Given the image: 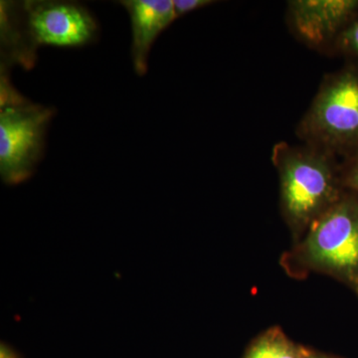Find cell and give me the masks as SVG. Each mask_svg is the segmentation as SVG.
<instances>
[{
  "instance_id": "cell-1",
  "label": "cell",
  "mask_w": 358,
  "mask_h": 358,
  "mask_svg": "<svg viewBox=\"0 0 358 358\" xmlns=\"http://www.w3.org/2000/svg\"><path fill=\"white\" fill-rule=\"evenodd\" d=\"M53 110L35 105L13 89L2 73L0 82V173L17 185L31 176L41 159Z\"/></svg>"
},
{
  "instance_id": "cell-2",
  "label": "cell",
  "mask_w": 358,
  "mask_h": 358,
  "mask_svg": "<svg viewBox=\"0 0 358 358\" xmlns=\"http://www.w3.org/2000/svg\"><path fill=\"white\" fill-rule=\"evenodd\" d=\"M275 157L281 176L282 205L292 222H313L341 199L331 154L278 148Z\"/></svg>"
},
{
  "instance_id": "cell-3",
  "label": "cell",
  "mask_w": 358,
  "mask_h": 358,
  "mask_svg": "<svg viewBox=\"0 0 358 358\" xmlns=\"http://www.w3.org/2000/svg\"><path fill=\"white\" fill-rule=\"evenodd\" d=\"M301 134L327 154L358 148V68H345L322 85L301 122Z\"/></svg>"
},
{
  "instance_id": "cell-4",
  "label": "cell",
  "mask_w": 358,
  "mask_h": 358,
  "mask_svg": "<svg viewBox=\"0 0 358 358\" xmlns=\"http://www.w3.org/2000/svg\"><path fill=\"white\" fill-rule=\"evenodd\" d=\"M305 253L308 262L348 282L358 294L357 197H341L313 221Z\"/></svg>"
},
{
  "instance_id": "cell-5",
  "label": "cell",
  "mask_w": 358,
  "mask_h": 358,
  "mask_svg": "<svg viewBox=\"0 0 358 358\" xmlns=\"http://www.w3.org/2000/svg\"><path fill=\"white\" fill-rule=\"evenodd\" d=\"M23 26L33 48L82 47L95 41L99 26L83 6L66 1H25Z\"/></svg>"
},
{
  "instance_id": "cell-6",
  "label": "cell",
  "mask_w": 358,
  "mask_h": 358,
  "mask_svg": "<svg viewBox=\"0 0 358 358\" xmlns=\"http://www.w3.org/2000/svg\"><path fill=\"white\" fill-rule=\"evenodd\" d=\"M289 13L296 33L313 46L336 42L358 15V0H294Z\"/></svg>"
},
{
  "instance_id": "cell-7",
  "label": "cell",
  "mask_w": 358,
  "mask_h": 358,
  "mask_svg": "<svg viewBox=\"0 0 358 358\" xmlns=\"http://www.w3.org/2000/svg\"><path fill=\"white\" fill-rule=\"evenodd\" d=\"M131 26V55L138 76L148 72L150 48L157 36L174 20L173 0H122Z\"/></svg>"
},
{
  "instance_id": "cell-8",
  "label": "cell",
  "mask_w": 358,
  "mask_h": 358,
  "mask_svg": "<svg viewBox=\"0 0 358 358\" xmlns=\"http://www.w3.org/2000/svg\"><path fill=\"white\" fill-rule=\"evenodd\" d=\"M308 352L275 327L256 339L244 358H305Z\"/></svg>"
},
{
  "instance_id": "cell-9",
  "label": "cell",
  "mask_w": 358,
  "mask_h": 358,
  "mask_svg": "<svg viewBox=\"0 0 358 358\" xmlns=\"http://www.w3.org/2000/svg\"><path fill=\"white\" fill-rule=\"evenodd\" d=\"M336 43L343 53L358 61V15L346 26Z\"/></svg>"
},
{
  "instance_id": "cell-10",
  "label": "cell",
  "mask_w": 358,
  "mask_h": 358,
  "mask_svg": "<svg viewBox=\"0 0 358 358\" xmlns=\"http://www.w3.org/2000/svg\"><path fill=\"white\" fill-rule=\"evenodd\" d=\"M343 180L348 188L358 193V148L352 155H348V162Z\"/></svg>"
},
{
  "instance_id": "cell-11",
  "label": "cell",
  "mask_w": 358,
  "mask_h": 358,
  "mask_svg": "<svg viewBox=\"0 0 358 358\" xmlns=\"http://www.w3.org/2000/svg\"><path fill=\"white\" fill-rule=\"evenodd\" d=\"M213 2L211 0H173L174 14L176 18L181 17L201 7L210 6Z\"/></svg>"
},
{
  "instance_id": "cell-12",
  "label": "cell",
  "mask_w": 358,
  "mask_h": 358,
  "mask_svg": "<svg viewBox=\"0 0 358 358\" xmlns=\"http://www.w3.org/2000/svg\"><path fill=\"white\" fill-rule=\"evenodd\" d=\"M305 358H331V357H326V355H317V353H313L312 352H310V350H308L307 355H306Z\"/></svg>"
}]
</instances>
